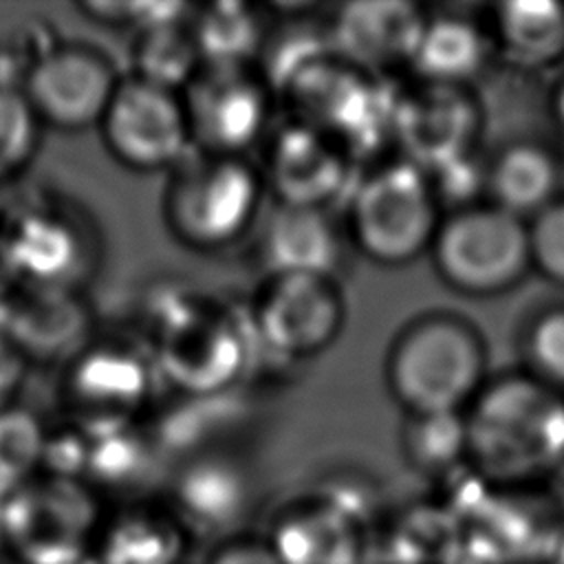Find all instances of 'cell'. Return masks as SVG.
I'll return each mask as SVG.
<instances>
[{"label":"cell","instance_id":"cell-25","mask_svg":"<svg viewBox=\"0 0 564 564\" xmlns=\"http://www.w3.org/2000/svg\"><path fill=\"white\" fill-rule=\"evenodd\" d=\"M134 77L178 93L196 79L203 62L189 29L178 22L141 31L134 48Z\"/></svg>","mask_w":564,"mask_h":564},{"label":"cell","instance_id":"cell-24","mask_svg":"<svg viewBox=\"0 0 564 564\" xmlns=\"http://www.w3.org/2000/svg\"><path fill=\"white\" fill-rule=\"evenodd\" d=\"M205 68H245L262 42V24L240 2H218L192 18L189 29Z\"/></svg>","mask_w":564,"mask_h":564},{"label":"cell","instance_id":"cell-3","mask_svg":"<svg viewBox=\"0 0 564 564\" xmlns=\"http://www.w3.org/2000/svg\"><path fill=\"white\" fill-rule=\"evenodd\" d=\"M99 507L86 482L40 474L0 502V535L18 564H84Z\"/></svg>","mask_w":564,"mask_h":564},{"label":"cell","instance_id":"cell-16","mask_svg":"<svg viewBox=\"0 0 564 564\" xmlns=\"http://www.w3.org/2000/svg\"><path fill=\"white\" fill-rule=\"evenodd\" d=\"M425 22L419 9L405 2H359L341 9L335 40L346 57L377 70L410 64Z\"/></svg>","mask_w":564,"mask_h":564},{"label":"cell","instance_id":"cell-32","mask_svg":"<svg viewBox=\"0 0 564 564\" xmlns=\"http://www.w3.org/2000/svg\"><path fill=\"white\" fill-rule=\"evenodd\" d=\"M207 564H280V560L269 542L238 538L218 544Z\"/></svg>","mask_w":564,"mask_h":564},{"label":"cell","instance_id":"cell-27","mask_svg":"<svg viewBox=\"0 0 564 564\" xmlns=\"http://www.w3.org/2000/svg\"><path fill=\"white\" fill-rule=\"evenodd\" d=\"M46 432L35 414L22 408L0 412V502L42 471Z\"/></svg>","mask_w":564,"mask_h":564},{"label":"cell","instance_id":"cell-17","mask_svg":"<svg viewBox=\"0 0 564 564\" xmlns=\"http://www.w3.org/2000/svg\"><path fill=\"white\" fill-rule=\"evenodd\" d=\"M251 485L238 463L223 456H198L189 460L174 480L176 520L214 533L238 522L249 507Z\"/></svg>","mask_w":564,"mask_h":564},{"label":"cell","instance_id":"cell-33","mask_svg":"<svg viewBox=\"0 0 564 564\" xmlns=\"http://www.w3.org/2000/svg\"><path fill=\"white\" fill-rule=\"evenodd\" d=\"M24 357L0 333V412L13 405V397L24 377Z\"/></svg>","mask_w":564,"mask_h":564},{"label":"cell","instance_id":"cell-34","mask_svg":"<svg viewBox=\"0 0 564 564\" xmlns=\"http://www.w3.org/2000/svg\"><path fill=\"white\" fill-rule=\"evenodd\" d=\"M18 289V280L13 273L11 256H9V242H7V231L0 229V306L4 300Z\"/></svg>","mask_w":564,"mask_h":564},{"label":"cell","instance_id":"cell-18","mask_svg":"<svg viewBox=\"0 0 564 564\" xmlns=\"http://www.w3.org/2000/svg\"><path fill=\"white\" fill-rule=\"evenodd\" d=\"M280 564H355L359 535L337 509H293L284 513L269 535Z\"/></svg>","mask_w":564,"mask_h":564},{"label":"cell","instance_id":"cell-20","mask_svg":"<svg viewBox=\"0 0 564 564\" xmlns=\"http://www.w3.org/2000/svg\"><path fill=\"white\" fill-rule=\"evenodd\" d=\"M485 35L465 18L427 20L412 55V68L434 86L463 88L485 64Z\"/></svg>","mask_w":564,"mask_h":564},{"label":"cell","instance_id":"cell-7","mask_svg":"<svg viewBox=\"0 0 564 564\" xmlns=\"http://www.w3.org/2000/svg\"><path fill=\"white\" fill-rule=\"evenodd\" d=\"M119 82L115 66L97 48L55 44L29 73L22 93L40 121L84 130L101 123Z\"/></svg>","mask_w":564,"mask_h":564},{"label":"cell","instance_id":"cell-28","mask_svg":"<svg viewBox=\"0 0 564 564\" xmlns=\"http://www.w3.org/2000/svg\"><path fill=\"white\" fill-rule=\"evenodd\" d=\"M40 123L20 88L0 86V183L31 161L37 148Z\"/></svg>","mask_w":564,"mask_h":564},{"label":"cell","instance_id":"cell-30","mask_svg":"<svg viewBox=\"0 0 564 564\" xmlns=\"http://www.w3.org/2000/svg\"><path fill=\"white\" fill-rule=\"evenodd\" d=\"M84 11H88L97 22L117 24V26H137L139 31H148L163 24L185 22L192 7L178 2H86Z\"/></svg>","mask_w":564,"mask_h":564},{"label":"cell","instance_id":"cell-4","mask_svg":"<svg viewBox=\"0 0 564 564\" xmlns=\"http://www.w3.org/2000/svg\"><path fill=\"white\" fill-rule=\"evenodd\" d=\"M438 200L425 170L410 161L379 167L350 203V236L357 249L383 267H401L430 251L441 225Z\"/></svg>","mask_w":564,"mask_h":564},{"label":"cell","instance_id":"cell-2","mask_svg":"<svg viewBox=\"0 0 564 564\" xmlns=\"http://www.w3.org/2000/svg\"><path fill=\"white\" fill-rule=\"evenodd\" d=\"M262 189V176L240 156L203 152L185 159L165 187L167 229L185 247L223 249L253 225Z\"/></svg>","mask_w":564,"mask_h":564},{"label":"cell","instance_id":"cell-12","mask_svg":"<svg viewBox=\"0 0 564 564\" xmlns=\"http://www.w3.org/2000/svg\"><path fill=\"white\" fill-rule=\"evenodd\" d=\"M0 333L26 359H75L88 344L90 315L77 293L18 286L0 306Z\"/></svg>","mask_w":564,"mask_h":564},{"label":"cell","instance_id":"cell-5","mask_svg":"<svg viewBox=\"0 0 564 564\" xmlns=\"http://www.w3.org/2000/svg\"><path fill=\"white\" fill-rule=\"evenodd\" d=\"M430 253L443 282L467 295L502 293L531 264L524 223L496 205L452 212L441 220Z\"/></svg>","mask_w":564,"mask_h":564},{"label":"cell","instance_id":"cell-19","mask_svg":"<svg viewBox=\"0 0 564 564\" xmlns=\"http://www.w3.org/2000/svg\"><path fill=\"white\" fill-rule=\"evenodd\" d=\"M185 529L174 513L130 509L99 531L95 564H181Z\"/></svg>","mask_w":564,"mask_h":564},{"label":"cell","instance_id":"cell-15","mask_svg":"<svg viewBox=\"0 0 564 564\" xmlns=\"http://www.w3.org/2000/svg\"><path fill=\"white\" fill-rule=\"evenodd\" d=\"M260 253L271 275L333 278L341 245L326 209L280 203L262 227Z\"/></svg>","mask_w":564,"mask_h":564},{"label":"cell","instance_id":"cell-6","mask_svg":"<svg viewBox=\"0 0 564 564\" xmlns=\"http://www.w3.org/2000/svg\"><path fill=\"white\" fill-rule=\"evenodd\" d=\"M108 152L130 170H174L192 143L183 97L139 77L121 79L99 123Z\"/></svg>","mask_w":564,"mask_h":564},{"label":"cell","instance_id":"cell-23","mask_svg":"<svg viewBox=\"0 0 564 564\" xmlns=\"http://www.w3.org/2000/svg\"><path fill=\"white\" fill-rule=\"evenodd\" d=\"M500 46L524 66H544L564 53V4L520 0L498 7Z\"/></svg>","mask_w":564,"mask_h":564},{"label":"cell","instance_id":"cell-10","mask_svg":"<svg viewBox=\"0 0 564 564\" xmlns=\"http://www.w3.org/2000/svg\"><path fill=\"white\" fill-rule=\"evenodd\" d=\"M148 392V364L126 346H86L66 375L68 405L88 434L128 423Z\"/></svg>","mask_w":564,"mask_h":564},{"label":"cell","instance_id":"cell-8","mask_svg":"<svg viewBox=\"0 0 564 564\" xmlns=\"http://www.w3.org/2000/svg\"><path fill=\"white\" fill-rule=\"evenodd\" d=\"M185 90L192 141L207 154L240 156L269 119L267 90L245 68L203 66Z\"/></svg>","mask_w":564,"mask_h":564},{"label":"cell","instance_id":"cell-22","mask_svg":"<svg viewBox=\"0 0 564 564\" xmlns=\"http://www.w3.org/2000/svg\"><path fill=\"white\" fill-rule=\"evenodd\" d=\"M163 344L165 370L189 390H205L223 386L238 368L242 346L238 333L227 326H207L200 333H187L185 324L176 326Z\"/></svg>","mask_w":564,"mask_h":564},{"label":"cell","instance_id":"cell-9","mask_svg":"<svg viewBox=\"0 0 564 564\" xmlns=\"http://www.w3.org/2000/svg\"><path fill=\"white\" fill-rule=\"evenodd\" d=\"M344 302L333 278L273 275L256 306L262 341L286 357H311L339 333Z\"/></svg>","mask_w":564,"mask_h":564},{"label":"cell","instance_id":"cell-1","mask_svg":"<svg viewBox=\"0 0 564 564\" xmlns=\"http://www.w3.org/2000/svg\"><path fill=\"white\" fill-rule=\"evenodd\" d=\"M485 361L482 339L469 322L432 313L394 337L386 379L408 414L463 412L482 386Z\"/></svg>","mask_w":564,"mask_h":564},{"label":"cell","instance_id":"cell-26","mask_svg":"<svg viewBox=\"0 0 564 564\" xmlns=\"http://www.w3.org/2000/svg\"><path fill=\"white\" fill-rule=\"evenodd\" d=\"M401 445L412 467L443 471L469 449V423L463 412L408 414L401 430Z\"/></svg>","mask_w":564,"mask_h":564},{"label":"cell","instance_id":"cell-11","mask_svg":"<svg viewBox=\"0 0 564 564\" xmlns=\"http://www.w3.org/2000/svg\"><path fill=\"white\" fill-rule=\"evenodd\" d=\"M4 231L18 286L77 293L93 271L86 234L62 212H26Z\"/></svg>","mask_w":564,"mask_h":564},{"label":"cell","instance_id":"cell-35","mask_svg":"<svg viewBox=\"0 0 564 564\" xmlns=\"http://www.w3.org/2000/svg\"><path fill=\"white\" fill-rule=\"evenodd\" d=\"M555 112H557L560 121L564 123V88L557 93V99H555Z\"/></svg>","mask_w":564,"mask_h":564},{"label":"cell","instance_id":"cell-29","mask_svg":"<svg viewBox=\"0 0 564 564\" xmlns=\"http://www.w3.org/2000/svg\"><path fill=\"white\" fill-rule=\"evenodd\" d=\"M529 231L531 264L564 284V203H551L535 214Z\"/></svg>","mask_w":564,"mask_h":564},{"label":"cell","instance_id":"cell-13","mask_svg":"<svg viewBox=\"0 0 564 564\" xmlns=\"http://www.w3.org/2000/svg\"><path fill=\"white\" fill-rule=\"evenodd\" d=\"M392 126L408 161L432 172L469 154L476 110L460 88L427 84L423 93L397 104Z\"/></svg>","mask_w":564,"mask_h":564},{"label":"cell","instance_id":"cell-21","mask_svg":"<svg viewBox=\"0 0 564 564\" xmlns=\"http://www.w3.org/2000/svg\"><path fill=\"white\" fill-rule=\"evenodd\" d=\"M557 187L555 161L533 143H516L502 150L487 170L491 205L513 214H538L551 205Z\"/></svg>","mask_w":564,"mask_h":564},{"label":"cell","instance_id":"cell-31","mask_svg":"<svg viewBox=\"0 0 564 564\" xmlns=\"http://www.w3.org/2000/svg\"><path fill=\"white\" fill-rule=\"evenodd\" d=\"M529 352L544 377L564 383V311L549 313L535 322L529 335Z\"/></svg>","mask_w":564,"mask_h":564},{"label":"cell","instance_id":"cell-14","mask_svg":"<svg viewBox=\"0 0 564 564\" xmlns=\"http://www.w3.org/2000/svg\"><path fill=\"white\" fill-rule=\"evenodd\" d=\"M346 181V159L337 139L308 123L286 126L269 152V183L284 205L322 207Z\"/></svg>","mask_w":564,"mask_h":564}]
</instances>
